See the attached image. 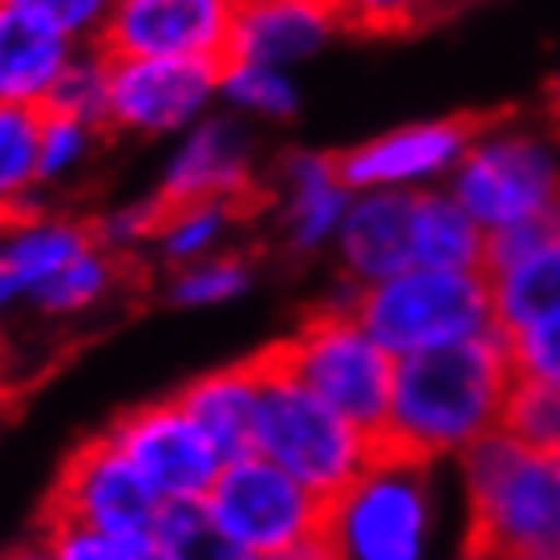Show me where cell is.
Listing matches in <instances>:
<instances>
[{"label": "cell", "instance_id": "1", "mask_svg": "<svg viewBox=\"0 0 560 560\" xmlns=\"http://www.w3.org/2000/svg\"><path fill=\"white\" fill-rule=\"evenodd\" d=\"M512 386L516 365L500 329L398 358L378 443L431 467H455L504 427Z\"/></svg>", "mask_w": 560, "mask_h": 560}, {"label": "cell", "instance_id": "2", "mask_svg": "<svg viewBox=\"0 0 560 560\" xmlns=\"http://www.w3.org/2000/svg\"><path fill=\"white\" fill-rule=\"evenodd\" d=\"M443 471L382 447L325 500V548L334 560H443L463 540L451 536V504L459 500Z\"/></svg>", "mask_w": 560, "mask_h": 560}, {"label": "cell", "instance_id": "3", "mask_svg": "<svg viewBox=\"0 0 560 560\" xmlns=\"http://www.w3.org/2000/svg\"><path fill=\"white\" fill-rule=\"evenodd\" d=\"M459 533L491 557L516 560L560 540L557 459L524 447L508 431L488 434L451 467Z\"/></svg>", "mask_w": 560, "mask_h": 560}, {"label": "cell", "instance_id": "4", "mask_svg": "<svg viewBox=\"0 0 560 560\" xmlns=\"http://www.w3.org/2000/svg\"><path fill=\"white\" fill-rule=\"evenodd\" d=\"M447 191L488 236L560 211V130L524 118L476 122Z\"/></svg>", "mask_w": 560, "mask_h": 560}, {"label": "cell", "instance_id": "5", "mask_svg": "<svg viewBox=\"0 0 560 560\" xmlns=\"http://www.w3.org/2000/svg\"><path fill=\"white\" fill-rule=\"evenodd\" d=\"M265 358L337 415L358 422L362 431L382 434L398 358L382 350L374 334L353 317L346 296L308 313L284 341L265 350Z\"/></svg>", "mask_w": 560, "mask_h": 560}, {"label": "cell", "instance_id": "6", "mask_svg": "<svg viewBox=\"0 0 560 560\" xmlns=\"http://www.w3.org/2000/svg\"><path fill=\"white\" fill-rule=\"evenodd\" d=\"M346 301L390 358L439 350L495 329L488 272L410 265L378 284L353 293L346 289Z\"/></svg>", "mask_w": 560, "mask_h": 560}, {"label": "cell", "instance_id": "7", "mask_svg": "<svg viewBox=\"0 0 560 560\" xmlns=\"http://www.w3.org/2000/svg\"><path fill=\"white\" fill-rule=\"evenodd\" d=\"M260 362H265V390H260L253 451L284 467L313 495L334 500L382 451L378 434L362 431L358 422L337 415L329 402H322L296 378L277 370L265 353Z\"/></svg>", "mask_w": 560, "mask_h": 560}, {"label": "cell", "instance_id": "8", "mask_svg": "<svg viewBox=\"0 0 560 560\" xmlns=\"http://www.w3.org/2000/svg\"><path fill=\"white\" fill-rule=\"evenodd\" d=\"M203 508L224 528L228 540L253 560L322 540L325 528L322 495H313L284 467L256 451L224 463Z\"/></svg>", "mask_w": 560, "mask_h": 560}, {"label": "cell", "instance_id": "9", "mask_svg": "<svg viewBox=\"0 0 560 560\" xmlns=\"http://www.w3.org/2000/svg\"><path fill=\"white\" fill-rule=\"evenodd\" d=\"M220 110V66L179 57H114L106 135L175 142Z\"/></svg>", "mask_w": 560, "mask_h": 560}, {"label": "cell", "instance_id": "10", "mask_svg": "<svg viewBox=\"0 0 560 560\" xmlns=\"http://www.w3.org/2000/svg\"><path fill=\"white\" fill-rule=\"evenodd\" d=\"M159 516H163V500L135 471V463L114 447L106 431L70 451L45 508V520H66L78 528L130 536V540H151Z\"/></svg>", "mask_w": 560, "mask_h": 560}, {"label": "cell", "instance_id": "11", "mask_svg": "<svg viewBox=\"0 0 560 560\" xmlns=\"http://www.w3.org/2000/svg\"><path fill=\"white\" fill-rule=\"evenodd\" d=\"M114 447L122 451L135 471H139L151 491L171 504H203L215 476L224 471L220 451L208 443L191 415L179 407V398H154L142 407L118 415L106 427Z\"/></svg>", "mask_w": 560, "mask_h": 560}, {"label": "cell", "instance_id": "12", "mask_svg": "<svg viewBox=\"0 0 560 560\" xmlns=\"http://www.w3.org/2000/svg\"><path fill=\"white\" fill-rule=\"evenodd\" d=\"M163 203H236L253 208L260 196V142L256 127L215 110L199 127L167 142L154 175Z\"/></svg>", "mask_w": 560, "mask_h": 560}, {"label": "cell", "instance_id": "13", "mask_svg": "<svg viewBox=\"0 0 560 560\" xmlns=\"http://www.w3.org/2000/svg\"><path fill=\"white\" fill-rule=\"evenodd\" d=\"M476 135L471 118H410L386 127L374 139H362L337 154V167L353 191H394V196H419L447 187L455 167L467 154Z\"/></svg>", "mask_w": 560, "mask_h": 560}, {"label": "cell", "instance_id": "14", "mask_svg": "<svg viewBox=\"0 0 560 560\" xmlns=\"http://www.w3.org/2000/svg\"><path fill=\"white\" fill-rule=\"evenodd\" d=\"M240 0H114L98 45L110 57H179L224 66Z\"/></svg>", "mask_w": 560, "mask_h": 560}, {"label": "cell", "instance_id": "15", "mask_svg": "<svg viewBox=\"0 0 560 560\" xmlns=\"http://www.w3.org/2000/svg\"><path fill=\"white\" fill-rule=\"evenodd\" d=\"M488 284L495 329L520 337L560 322V211L488 236Z\"/></svg>", "mask_w": 560, "mask_h": 560}, {"label": "cell", "instance_id": "16", "mask_svg": "<svg viewBox=\"0 0 560 560\" xmlns=\"http://www.w3.org/2000/svg\"><path fill=\"white\" fill-rule=\"evenodd\" d=\"M353 203L337 154L289 151L272 175V224L280 248L296 260H313L334 248L341 220Z\"/></svg>", "mask_w": 560, "mask_h": 560}, {"label": "cell", "instance_id": "17", "mask_svg": "<svg viewBox=\"0 0 560 560\" xmlns=\"http://www.w3.org/2000/svg\"><path fill=\"white\" fill-rule=\"evenodd\" d=\"M94 244L90 220L61 208L16 211L0 228V322L42 301L54 277Z\"/></svg>", "mask_w": 560, "mask_h": 560}, {"label": "cell", "instance_id": "18", "mask_svg": "<svg viewBox=\"0 0 560 560\" xmlns=\"http://www.w3.org/2000/svg\"><path fill=\"white\" fill-rule=\"evenodd\" d=\"M346 33L334 0H240L232 54L301 73Z\"/></svg>", "mask_w": 560, "mask_h": 560}, {"label": "cell", "instance_id": "19", "mask_svg": "<svg viewBox=\"0 0 560 560\" xmlns=\"http://www.w3.org/2000/svg\"><path fill=\"white\" fill-rule=\"evenodd\" d=\"M410 199L415 196L353 191V203L329 248L341 289L353 293L410 268Z\"/></svg>", "mask_w": 560, "mask_h": 560}, {"label": "cell", "instance_id": "20", "mask_svg": "<svg viewBox=\"0 0 560 560\" xmlns=\"http://www.w3.org/2000/svg\"><path fill=\"white\" fill-rule=\"evenodd\" d=\"M78 54L61 28L0 0V102L42 114Z\"/></svg>", "mask_w": 560, "mask_h": 560}, {"label": "cell", "instance_id": "21", "mask_svg": "<svg viewBox=\"0 0 560 560\" xmlns=\"http://www.w3.org/2000/svg\"><path fill=\"white\" fill-rule=\"evenodd\" d=\"M260 390H265V362L248 358L236 365L208 370L183 386L175 398L191 415L208 443L220 451V459H240L256 447V415H260Z\"/></svg>", "mask_w": 560, "mask_h": 560}, {"label": "cell", "instance_id": "22", "mask_svg": "<svg viewBox=\"0 0 560 560\" xmlns=\"http://www.w3.org/2000/svg\"><path fill=\"white\" fill-rule=\"evenodd\" d=\"M410 265L451 272L488 268V232L447 187L419 191L410 199Z\"/></svg>", "mask_w": 560, "mask_h": 560}, {"label": "cell", "instance_id": "23", "mask_svg": "<svg viewBox=\"0 0 560 560\" xmlns=\"http://www.w3.org/2000/svg\"><path fill=\"white\" fill-rule=\"evenodd\" d=\"M248 211L253 208H236V203H163V220L147 256L163 272H175L208 256L232 253Z\"/></svg>", "mask_w": 560, "mask_h": 560}, {"label": "cell", "instance_id": "24", "mask_svg": "<svg viewBox=\"0 0 560 560\" xmlns=\"http://www.w3.org/2000/svg\"><path fill=\"white\" fill-rule=\"evenodd\" d=\"M301 78L280 66L228 57L220 66V110L248 127H289L301 114Z\"/></svg>", "mask_w": 560, "mask_h": 560}, {"label": "cell", "instance_id": "25", "mask_svg": "<svg viewBox=\"0 0 560 560\" xmlns=\"http://www.w3.org/2000/svg\"><path fill=\"white\" fill-rule=\"evenodd\" d=\"M122 272H127V260H118L114 253L90 244L82 256H73L70 265L54 277V284L42 293V301L33 305L37 317H49V322H73V317H85L110 301L118 289H122Z\"/></svg>", "mask_w": 560, "mask_h": 560}, {"label": "cell", "instance_id": "26", "mask_svg": "<svg viewBox=\"0 0 560 560\" xmlns=\"http://www.w3.org/2000/svg\"><path fill=\"white\" fill-rule=\"evenodd\" d=\"M256 289V265L244 253H220L208 260H196L187 268H175L163 280L167 305L187 313H211V308L240 305Z\"/></svg>", "mask_w": 560, "mask_h": 560}, {"label": "cell", "instance_id": "27", "mask_svg": "<svg viewBox=\"0 0 560 560\" xmlns=\"http://www.w3.org/2000/svg\"><path fill=\"white\" fill-rule=\"evenodd\" d=\"M106 127L70 118V114L42 110V127H37V179H42V196L70 187L98 163Z\"/></svg>", "mask_w": 560, "mask_h": 560}, {"label": "cell", "instance_id": "28", "mask_svg": "<svg viewBox=\"0 0 560 560\" xmlns=\"http://www.w3.org/2000/svg\"><path fill=\"white\" fill-rule=\"evenodd\" d=\"M37 127H42L37 110L0 102V211L4 215H16V211L42 203Z\"/></svg>", "mask_w": 560, "mask_h": 560}, {"label": "cell", "instance_id": "29", "mask_svg": "<svg viewBox=\"0 0 560 560\" xmlns=\"http://www.w3.org/2000/svg\"><path fill=\"white\" fill-rule=\"evenodd\" d=\"M151 548L159 560H253L244 557L203 504H171L154 524Z\"/></svg>", "mask_w": 560, "mask_h": 560}, {"label": "cell", "instance_id": "30", "mask_svg": "<svg viewBox=\"0 0 560 560\" xmlns=\"http://www.w3.org/2000/svg\"><path fill=\"white\" fill-rule=\"evenodd\" d=\"M110 78H114V57L102 45H78L70 66L57 82L54 98L45 110L70 114L94 127H106V110H110Z\"/></svg>", "mask_w": 560, "mask_h": 560}, {"label": "cell", "instance_id": "31", "mask_svg": "<svg viewBox=\"0 0 560 560\" xmlns=\"http://www.w3.org/2000/svg\"><path fill=\"white\" fill-rule=\"evenodd\" d=\"M500 431H508L524 447L540 451L548 459H560V390L545 382L516 378Z\"/></svg>", "mask_w": 560, "mask_h": 560}, {"label": "cell", "instance_id": "32", "mask_svg": "<svg viewBox=\"0 0 560 560\" xmlns=\"http://www.w3.org/2000/svg\"><path fill=\"white\" fill-rule=\"evenodd\" d=\"M159 220H163V199L139 196V199H118L110 208H102L94 220H90V232H94V244L114 253L118 260H130V256H147L154 244V232H159Z\"/></svg>", "mask_w": 560, "mask_h": 560}, {"label": "cell", "instance_id": "33", "mask_svg": "<svg viewBox=\"0 0 560 560\" xmlns=\"http://www.w3.org/2000/svg\"><path fill=\"white\" fill-rule=\"evenodd\" d=\"M334 9L346 21V33L394 37L434 21L443 13V0H334Z\"/></svg>", "mask_w": 560, "mask_h": 560}, {"label": "cell", "instance_id": "34", "mask_svg": "<svg viewBox=\"0 0 560 560\" xmlns=\"http://www.w3.org/2000/svg\"><path fill=\"white\" fill-rule=\"evenodd\" d=\"M42 536L49 540L57 560H159L151 540L106 536V533H94V528L66 524V520H45Z\"/></svg>", "mask_w": 560, "mask_h": 560}, {"label": "cell", "instance_id": "35", "mask_svg": "<svg viewBox=\"0 0 560 560\" xmlns=\"http://www.w3.org/2000/svg\"><path fill=\"white\" fill-rule=\"evenodd\" d=\"M9 4L49 21L78 45H98L106 16L114 9V0H9Z\"/></svg>", "mask_w": 560, "mask_h": 560}, {"label": "cell", "instance_id": "36", "mask_svg": "<svg viewBox=\"0 0 560 560\" xmlns=\"http://www.w3.org/2000/svg\"><path fill=\"white\" fill-rule=\"evenodd\" d=\"M512 346V365H516V378L545 382L560 390V322L528 329L520 337H508Z\"/></svg>", "mask_w": 560, "mask_h": 560}, {"label": "cell", "instance_id": "37", "mask_svg": "<svg viewBox=\"0 0 560 560\" xmlns=\"http://www.w3.org/2000/svg\"><path fill=\"white\" fill-rule=\"evenodd\" d=\"M0 560H57V557L45 536H33V540H21L9 552H0Z\"/></svg>", "mask_w": 560, "mask_h": 560}, {"label": "cell", "instance_id": "38", "mask_svg": "<svg viewBox=\"0 0 560 560\" xmlns=\"http://www.w3.org/2000/svg\"><path fill=\"white\" fill-rule=\"evenodd\" d=\"M256 560H334V552L325 548V540H308V545L284 548V552H272V557H256Z\"/></svg>", "mask_w": 560, "mask_h": 560}, {"label": "cell", "instance_id": "39", "mask_svg": "<svg viewBox=\"0 0 560 560\" xmlns=\"http://www.w3.org/2000/svg\"><path fill=\"white\" fill-rule=\"evenodd\" d=\"M443 560H500V557H491L488 548H479V545H467V540H459V545L451 548Z\"/></svg>", "mask_w": 560, "mask_h": 560}, {"label": "cell", "instance_id": "40", "mask_svg": "<svg viewBox=\"0 0 560 560\" xmlns=\"http://www.w3.org/2000/svg\"><path fill=\"white\" fill-rule=\"evenodd\" d=\"M548 114H552V122H557V130H560V78L552 82V90H548Z\"/></svg>", "mask_w": 560, "mask_h": 560}, {"label": "cell", "instance_id": "41", "mask_svg": "<svg viewBox=\"0 0 560 560\" xmlns=\"http://www.w3.org/2000/svg\"><path fill=\"white\" fill-rule=\"evenodd\" d=\"M516 560H560V540L548 548H536V552H528V557H516Z\"/></svg>", "mask_w": 560, "mask_h": 560}, {"label": "cell", "instance_id": "42", "mask_svg": "<svg viewBox=\"0 0 560 560\" xmlns=\"http://www.w3.org/2000/svg\"><path fill=\"white\" fill-rule=\"evenodd\" d=\"M459 4H476V0H443V13H447V9H459Z\"/></svg>", "mask_w": 560, "mask_h": 560}, {"label": "cell", "instance_id": "43", "mask_svg": "<svg viewBox=\"0 0 560 560\" xmlns=\"http://www.w3.org/2000/svg\"><path fill=\"white\" fill-rule=\"evenodd\" d=\"M4 220H9V215H4V211H0V228H4Z\"/></svg>", "mask_w": 560, "mask_h": 560}, {"label": "cell", "instance_id": "44", "mask_svg": "<svg viewBox=\"0 0 560 560\" xmlns=\"http://www.w3.org/2000/svg\"><path fill=\"white\" fill-rule=\"evenodd\" d=\"M557 476H560V459H557Z\"/></svg>", "mask_w": 560, "mask_h": 560}]
</instances>
